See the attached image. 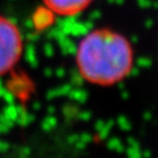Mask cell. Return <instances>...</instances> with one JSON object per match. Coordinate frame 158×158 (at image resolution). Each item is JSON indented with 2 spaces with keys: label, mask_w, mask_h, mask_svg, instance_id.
I'll use <instances>...</instances> for the list:
<instances>
[{
  "label": "cell",
  "mask_w": 158,
  "mask_h": 158,
  "mask_svg": "<svg viewBox=\"0 0 158 158\" xmlns=\"http://www.w3.org/2000/svg\"><path fill=\"white\" fill-rule=\"evenodd\" d=\"M76 47V63L85 81L103 87L129 76L134 66L131 41L109 28L89 31Z\"/></svg>",
  "instance_id": "6da1fadb"
},
{
  "label": "cell",
  "mask_w": 158,
  "mask_h": 158,
  "mask_svg": "<svg viewBox=\"0 0 158 158\" xmlns=\"http://www.w3.org/2000/svg\"><path fill=\"white\" fill-rule=\"evenodd\" d=\"M23 52L19 29L8 19L0 17V76L11 70Z\"/></svg>",
  "instance_id": "7a4b0ae2"
},
{
  "label": "cell",
  "mask_w": 158,
  "mask_h": 158,
  "mask_svg": "<svg viewBox=\"0 0 158 158\" xmlns=\"http://www.w3.org/2000/svg\"><path fill=\"white\" fill-rule=\"evenodd\" d=\"M93 0H44L45 5L53 13L62 17H75L85 11Z\"/></svg>",
  "instance_id": "3957f363"
},
{
  "label": "cell",
  "mask_w": 158,
  "mask_h": 158,
  "mask_svg": "<svg viewBox=\"0 0 158 158\" xmlns=\"http://www.w3.org/2000/svg\"><path fill=\"white\" fill-rule=\"evenodd\" d=\"M107 147L111 151H117V152H123L124 151V145H123V143L119 141L117 137L109 138L107 142Z\"/></svg>",
  "instance_id": "277c9868"
},
{
  "label": "cell",
  "mask_w": 158,
  "mask_h": 158,
  "mask_svg": "<svg viewBox=\"0 0 158 158\" xmlns=\"http://www.w3.org/2000/svg\"><path fill=\"white\" fill-rule=\"evenodd\" d=\"M113 125H114V121H111V119L108 121V122H104L103 125H102L100 129L96 130V132H97L98 137H100L101 139H107L109 134H110V131H111Z\"/></svg>",
  "instance_id": "5b68a950"
},
{
  "label": "cell",
  "mask_w": 158,
  "mask_h": 158,
  "mask_svg": "<svg viewBox=\"0 0 158 158\" xmlns=\"http://www.w3.org/2000/svg\"><path fill=\"white\" fill-rule=\"evenodd\" d=\"M69 95H70V97H72L73 100L80 102V103H85V102L87 101V98H88L87 91L82 90V89H73V90L70 89Z\"/></svg>",
  "instance_id": "8992f818"
},
{
  "label": "cell",
  "mask_w": 158,
  "mask_h": 158,
  "mask_svg": "<svg viewBox=\"0 0 158 158\" xmlns=\"http://www.w3.org/2000/svg\"><path fill=\"white\" fill-rule=\"evenodd\" d=\"M60 42H61V46H62V51L66 53V54H73L76 52V47L74 45L70 40H68L66 36H63L60 39Z\"/></svg>",
  "instance_id": "52a82bcc"
},
{
  "label": "cell",
  "mask_w": 158,
  "mask_h": 158,
  "mask_svg": "<svg viewBox=\"0 0 158 158\" xmlns=\"http://www.w3.org/2000/svg\"><path fill=\"white\" fill-rule=\"evenodd\" d=\"M117 124L121 129L123 130V131H129L131 129V123H130V121L125 116H118V118H117Z\"/></svg>",
  "instance_id": "ba28073f"
},
{
  "label": "cell",
  "mask_w": 158,
  "mask_h": 158,
  "mask_svg": "<svg viewBox=\"0 0 158 158\" xmlns=\"http://www.w3.org/2000/svg\"><path fill=\"white\" fill-rule=\"evenodd\" d=\"M125 152H127V155L131 158L142 157V151H141V149H139V147H131V145H129V148L125 150Z\"/></svg>",
  "instance_id": "9c48e42d"
},
{
  "label": "cell",
  "mask_w": 158,
  "mask_h": 158,
  "mask_svg": "<svg viewBox=\"0 0 158 158\" xmlns=\"http://www.w3.org/2000/svg\"><path fill=\"white\" fill-rule=\"evenodd\" d=\"M151 64H152V61H151L150 57H148V56H141V57H138V60H137V67H139V68L151 67Z\"/></svg>",
  "instance_id": "30bf717a"
},
{
  "label": "cell",
  "mask_w": 158,
  "mask_h": 158,
  "mask_svg": "<svg viewBox=\"0 0 158 158\" xmlns=\"http://www.w3.org/2000/svg\"><path fill=\"white\" fill-rule=\"evenodd\" d=\"M137 4L141 6L142 8H150L152 0H137Z\"/></svg>",
  "instance_id": "8fae6325"
},
{
  "label": "cell",
  "mask_w": 158,
  "mask_h": 158,
  "mask_svg": "<svg viewBox=\"0 0 158 158\" xmlns=\"http://www.w3.org/2000/svg\"><path fill=\"white\" fill-rule=\"evenodd\" d=\"M102 15V13L100 11H97V10H94V11H91V13L89 14V20L91 21H95L97 19H100Z\"/></svg>",
  "instance_id": "7c38bea8"
},
{
  "label": "cell",
  "mask_w": 158,
  "mask_h": 158,
  "mask_svg": "<svg viewBox=\"0 0 158 158\" xmlns=\"http://www.w3.org/2000/svg\"><path fill=\"white\" fill-rule=\"evenodd\" d=\"M79 117L83 121H89L91 118V114L89 111H82V113L79 114Z\"/></svg>",
  "instance_id": "4fadbf2b"
},
{
  "label": "cell",
  "mask_w": 158,
  "mask_h": 158,
  "mask_svg": "<svg viewBox=\"0 0 158 158\" xmlns=\"http://www.w3.org/2000/svg\"><path fill=\"white\" fill-rule=\"evenodd\" d=\"M139 74V69H138V67H131V69H130V72H129V75L130 76H137Z\"/></svg>",
  "instance_id": "5bb4252c"
},
{
  "label": "cell",
  "mask_w": 158,
  "mask_h": 158,
  "mask_svg": "<svg viewBox=\"0 0 158 158\" xmlns=\"http://www.w3.org/2000/svg\"><path fill=\"white\" fill-rule=\"evenodd\" d=\"M128 145H131V147H139V143L136 141L135 138H128Z\"/></svg>",
  "instance_id": "9a60e30c"
},
{
  "label": "cell",
  "mask_w": 158,
  "mask_h": 158,
  "mask_svg": "<svg viewBox=\"0 0 158 158\" xmlns=\"http://www.w3.org/2000/svg\"><path fill=\"white\" fill-rule=\"evenodd\" d=\"M108 2L115 4V5H122V4L124 2V0H108Z\"/></svg>",
  "instance_id": "2e32d148"
},
{
  "label": "cell",
  "mask_w": 158,
  "mask_h": 158,
  "mask_svg": "<svg viewBox=\"0 0 158 158\" xmlns=\"http://www.w3.org/2000/svg\"><path fill=\"white\" fill-rule=\"evenodd\" d=\"M144 25H145V27H147V28H151V27H152V25H153L152 19H148Z\"/></svg>",
  "instance_id": "e0dca14e"
},
{
  "label": "cell",
  "mask_w": 158,
  "mask_h": 158,
  "mask_svg": "<svg viewBox=\"0 0 158 158\" xmlns=\"http://www.w3.org/2000/svg\"><path fill=\"white\" fill-rule=\"evenodd\" d=\"M46 51L48 52V56H51L52 54H53V49H52V46L51 45L46 46Z\"/></svg>",
  "instance_id": "ac0fdd59"
},
{
  "label": "cell",
  "mask_w": 158,
  "mask_h": 158,
  "mask_svg": "<svg viewBox=\"0 0 158 158\" xmlns=\"http://www.w3.org/2000/svg\"><path fill=\"white\" fill-rule=\"evenodd\" d=\"M144 119L145 121H150L151 119V113L150 111H147V113L144 114Z\"/></svg>",
  "instance_id": "d6986e66"
},
{
  "label": "cell",
  "mask_w": 158,
  "mask_h": 158,
  "mask_svg": "<svg viewBox=\"0 0 158 158\" xmlns=\"http://www.w3.org/2000/svg\"><path fill=\"white\" fill-rule=\"evenodd\" d=\"M122 97H123L124 100L129 98V93H128V91H125L124 89H123V90H122Z\"/></svg>",
  "instance_id": "ffe728a7"
},
{
  "label": "cell",
  "mask_w": 158,
  "mask_h": 158,
  "mask_svg": "<svg viewBox=\"0 0 158 158\" xmlns=\"http://www.w3.org/2000/svg\"><path fill=\"white\" fill-rule=\"evenodd\" d=\"M57 76H64V70L59 69V70H57Z\"/></svg>",
  "instance_id": "44dd1931"
},
{
  "label": "cell",
  "mask_w": 158,
  "mask_h": 158,
  "mask_svg": "<svg viewBox=\"0 0 158 158\" xmlns=\"http://www.w3.org/2000/svg\"><path fill=\"white\" fill-rule=\"evenodd\" d=\"M131 41H132V42H137V41H138L137 36H136V35H134V36H132V39H131Z\"/></svg>",
  "instance_id": "7402d4cb"
}]
</instances>
